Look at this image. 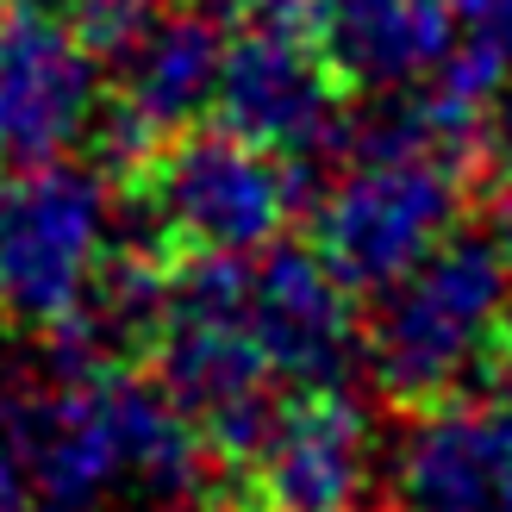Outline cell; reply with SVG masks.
<instances>
[{"instance_id": "13", "label": "cell", "mask_w": 512, "mask_h": 512, "mask_svg": "<svg viewBox=\"0 0 512 512\" xmlns=\"http://www.w3.org/2000/svg\"><path fill=\"white\" fill-rule=\"evenodd\" d=\"M100 419H107L113 444V488L138 494L144 506H188L194 494H207V444L200 431L163 400V388L132 363L100 375Z\"/></svg>"}, {"instance_id": "16", "label": "cell", "mask_w": 512, "mask_h": 512, "mask_svg": "<svg viewBox=\"0 0 512 512\" xmlns=\"http://www.w3.org/2000/svg\"><path fill=\"white\" fill-rule=\"evenodd\" d=\"M481 144H488L500 163H512V82H500V94L488 100V113H481Z\"/></svg>"}, {"instance_id": "2", "label": "cell", "mask_w": 512, "mask_h": 512, "mask_svg": "<svg viewBox=\"0 0 512 512\" xmlns=\"http://www.w3.org/2000/svg\"><path fill=\"white\" fill-rule=\"evenodd\" d=\"M463 163L450 157H369L313 200V250L350 294H381L463 219Z\"/></svg>"}, {"instance_id": "11", "label": "cell", "mask_w": 512, "mask_h": 512, "mask_svg": "<svg viewBox=\"0 0 512 512\" xmlns=\"http://www.w3.org/2000/svg\"><path fill=\"white\" fill-rule=\"evenodd\" d=\"M0 444L19 456L38 500L100 506L113 494V444L94 381H19L0 394Z\"/></svg>"}, {"instance_id": "1", "label": "cell", "mask_w": 512, "mask_h": 512, "mask_svg": "<svg viewBox=\"0 0 512 512\" xmlns=\"http://www.w3.org/2000/svg\"><path fill=\"white\" fill-rule=\"evenodd\" d=\"M512 306V263L494 238H444L400 281L381 288L363 331V363L394 406L450 400L475 369L494 363Z\"/></svg>"}, {"instance_id": "7", "label": "cell", "mask_w": 512, "mask_h": 512, "mask_svg": "<svg viewBox=\"0 0 512 512\" xmlns=\"http://www.w3.org/2000/svg\"><path fill=\"white\" fill-rule=\"evenodd\" d=\"M244 331L294 388H350V369L363 363L350 288L319 263L313 244H263L244 294Z\"/></svg>"}, {"instance_id": "4", "label": "cell", "mask_w": 512, "mask_h": 512, "mask_svg": "<svg viewBox=\"0 0 512 512\" xmlns=\"http://www.w3.org/2000/svg\"><path fill=\"white\" fill-rule=\"evenodd\" d=\"M113 238V182L88 163H38L7 182L0 207V319L44 331L82 294Z\"/></svg>"}, {"instance_id": "20", "label": "cell", "mask_w": 512, "mask_h": 512, "mask_svg": "<svg viewBox=\"0 0 512 512\" xmlns=\"http://www.w3.org/2000/svg\"><path fill=\"white\" fill-rule=\"evenodd\" d=\"M494 363L512 375V306H506V325H500V344H494Z\"/></svg>"}, {"instance_id": "8", "label": "cell", "mask_w": 512, "mask_h": 512, "mask_svg": "<svg viewBox=\"0 0 512 512\" xmlns=\"http://www.w3.org/2000/svg\"><path fill=\"white\" fill-rule=\"evenodd\" d=\"M100 100V63L50 13H0V163L38 169L75 150Z\"/></svg>"}, {"instance_id": "12", "label": "cell", "mask_w": 512, "mask_h": 512, "mask_svg": "<svg viewBox=\"0 0 512 512\" xmlns=\"http://www.w3.org/2000/svg\"><path fill=\"white\" fill-rule=\"evenodd\" d=\"M306 44L338 88H406L456 44L444 0H300Z\"/></svg>"}, {"instance_id": "6", "label": "cell", "mask_w": 512, "mask_h": 512, "mask_svg": "<svg viewBox=\"0 0 512 512\" xmlns=\"http://www.w3.org/2000/svg\"><path fill=\"white\" fill-rule=\"evenodd\" d=\"M150 356V381L163 388V400L182 413L200 444L219 463L244 469L256 444L269 438L275 419V369L263 363V350L244 325H219V319H163Z\"/></svg>"}, {"instance_id": "3", "label": "cell", "mask_w": 512, "mask_h": 512, "mask_svg": "<svg viewBox=\"0 0 512 512\" xmlns=\"http://www.w3.org/2000/svg\"><path fill=\"white\" fill-rule=\"evenodd\" d=\"M132 207L157 232V244L175 250H232L250 256L281 238L294 219L288 188H281V163L269 150L232 138L225 125L213 132H169L157 157L144 163L138 182H125Z\"/></svg>"}, {"instance_id": "18", "label": "cell", "mask_w": 512, "mask_h": 512, "mask_svg": "<svg viewBox=\"0 0 512 512\" xmlns=\"http://www.w3.org/2000/svg\"><path fill=\"white\" fill-rule=\"evenodd\" d=\"M488 225H494V244L506 250V263H512V163H506V175L494 182V194H488Z\"/></svg>"}, {"instance_id": "17", "label": "cell", "mask_w": 512, "mask_h": 512, "mask_svg": "<svg viewBox=\"0 0 512 512\" xmlns=\"http://www.w3.org/2000/svg\"><path fill=\"white\" fill-rule=\"evenodd\" d=\"M32 481H25V469H19V456L0 444V512H32Z\"/></svg>"}, {"instance_id": "10", "label": "cell", "mask_w": 512, "mask_h": 512, "mask_svg": "<svg viewBox=\"0 0 512 512\" xmlns=\"http://www.w3.org/2000/svg\"><path fill=\"white\" fill-rule=\"evenodd\" d=\"M244 469L250 494L275 512H363L369 494V413L350 388H300L269 419V438L256 444Z\"/></svg>"}, {"instance_id": "21", "label": "cell", "mask_w": 512, "mask_h": 512, "mask_svg": "<svg viewBox=\"0 0 512 512\" xmlns=\"http://www.w3.org/2000/svg\"><path fill=\"white\" fill-rule=\"evenodd\" d=\"M32 512H100V506H75V500H32Z\"/></svg>"}, {"instance_id": "14", "label": "cell", "mask_w": 512, "mask_h": 512, "mask_svg": "<svg viewBox=\"0 0 512 512\" xmlns=\"http://www.w3.org/2000/svg\"><path fill=\"white\" fill-rule=\"evenodd\" d=\"M219 57H225V32L213 13H150V25L107 63L113 69V94L163 125L182 132L213 107L219 88Z\"/></svg>"}, {"instance_id": "15", "label": "cell", "mask_w": 512, "mask_h": 512, "mask_svg": "<svg viewBox=\"0 0 512 512\" xmlns=\"http://www.w3.org/2000/svg\"><path fill=\"white\" fill-rule=\"evenodd\" d=\"M444 13L469 25V38H488L512 57V0H444Z\"/></svg>"}, {"instance_id": "22", "label": "cell", "mask_w": 512, "mask_h": 512, "mask_svg": "<svg viewBox=\"0 0 512 512\" xmlns=\"http://www.w3.org/2000/svg\"><path fill=\"white\" fill-rule=\"evenodd\" d=\"M0 207H7V163H0Z\"/></svg>"}, {"instance_id": "19", "label": "cell", "mask_w": 512, "mask_h": 512, "mask_svg": "<svg viewBox=\"0 0 512 512\" xmlns=\"http://www.w3.org/2000/svg\"><path fill=\"white\" fill-rule=\"evenodd\" d=\"M175 512H275V506L256 500V494H194L188 506H175Z\"/></svg>"}, {"instance_id": "9", "label": "cell", "mask_w": 512, "mask_h": 512, "mask_svg": "<svg viewBox=\"0 0 512 512\" xmlns=\"http://www.w3.org/2000/svg\"><path fill=\"white\" fill-rule=\"evenodd\" d=\"M394 512H512V400H431L394 444Z\"/></svg>"}, {"instance_id": "5", "label": "cell", "mask_w": 512, "mask_h": 512, "mask_svg": "<svg viewBox=\"0 0 512 512\" xmlns=\"http://www.w3.org/2000/svg\"><path fill=\"white\" fill-rule=\"evenodd\" d=\"M207 113H219L232 138L269 150L281 163L306 157L338 169L344 157V100L306 32L244 25L238 44H225L219 57V88Z\"/></svg>"}]
</instances>
